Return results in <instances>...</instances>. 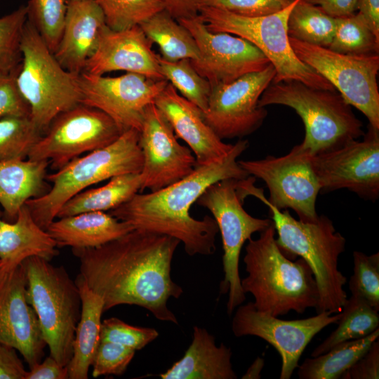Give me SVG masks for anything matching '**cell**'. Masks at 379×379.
<instances>
[{
  "label": "cell",
  "instance_id": "31",
  "mask_svg": "<svg viewBox=\"0 0 379 379\" xmlns=\"http://www.w3.org/2000/svg\"><path fill=\"white\" fill-rule=\"evenodd\" d=\"M379 337V328L363 338L339 343L327 352L307 358L298 366L300 379H339Z\"/></svg>",
  "mask_w": 379,
  "mask_h": 379
},
{
  "label": "cell",
  "instance_id": "25",
  "mask_svg": "<svg viewBox=\"0 0 379 379\" xmlns=\"http://www.w3.org/2000/svg\"><path fill=\"white\" fill-rule=\"evenodd\" d=\"M134 228L103 211H91L54 220L46 230L58 247L93 248L117 239Z\"/></svg>",
  "mask_w": 379,
  "mask_h": 379
},
{
  "label": "cell",
  "instance_id": "20",
  "mask_svg": "<svg viewBox=\"0 0 379 379\" xmlns=\"http://www.w3.org/2000/svg\"><path fill=\"white\" fill-rule=\"evenodd\" d=\"M27 284L22 263L0 267V343L15 348L32 368L41 361L46 344L27 299Z\"/></svg>",
  "mask_w": 379,
  "mask_h": 379
},
{
  "label": "cell",
  "instance_id": "4",
  "mask_svg": "<svg viewBox=\"0 0 379 379\" xmlns=\"http://www.w3.org/2000/svg\"><path fill=\"white\" fill-rule=\"evenodd\" d=\"M247 192L268 207L281 251L290 259L302 258L310 267L319 291L317 312H340L347 299L343 288L347 278L338 269V258L345 251L346 240L336 232L331 220L324 215L314 222L296 220L288 210L282 211L271 204L263 190L254 183L248 185Z\"/></svg>",
  "mask_w": 379,
  "mask_h": 379
},
{
  "label": "cell",
  "instance_id": "22",
  "mask_svg": "<svg viewBox=\"0 0 379 379\" xmlns=\"http://www.w3.org/2000/svg\"><path fill=\"white\" fill-rule=\"evenodd\" d=\"M154 104L167 119L176 137L189 146L197 166L218 161L232 149L233 145L225 143L206 124L202 111L178 94L169 82Z\"/></svg>",
  "mask_w": 379,
  "mask_h": 379
},
{
  "label": "cell",
  "instance_id": "51",
  "mask_svg": "<svg viewBox=\"0 0 379 379\" xmlns=\"http://www.w3.org/2000/svg\"><path fill=\"white\" fill-rule=\"evenodd\" d=\"M265 366V359L258 357L251 366L248 368L245 374L241 377L243 379H259L260 373Z\"/></svg>",
  "mask_w": 379,
  "mask_h": 379
},
{
  "label": "cell",
  "instance_id": "6",
  "mask_svg": "<svg viewBox=\"0 0 379 379\" xmlns=\"http://www.w3.org/2000/svg\"><path fill=\"white\" fill-rule=\"evenodd\" d=\"M139 135L137 129H128L109 145L74 158L47 175L51 188L25 204L36 223L46 230L62 205L73 196L113 177L140 173L143 158Z\"/></svg>",
  "mask_w": 379,
  "mask_h": 379
},
{
  "label": "cell",
  "instance_id": "34",
  "mask_svg": "<svg viewBox=\"0 0 379 379\" xmlns=\"http://www.w3.org/2000/svg\"><path fill=\"white\" fill-rule=\"evenodd\" d=\"M331 50L344 54L369 55L379 51V38L358 12L336 18Z\"/></svg>",
  "mask_w": 379,
  "mask_h": 379
},
{
  "label": "cell",
  "instance_id": "19",
  "mask_svg": "<svg viewBox=\"0 0 379 379\" xmlns=\"http://www.w3.org/2000/svg\"><path fill=\"white\" fill-rule=\"evenodd\" d=\"M139 133L143 158L140 192L163 189L196 168L194 154L178 142L171 125L154 103L147 107Z\"/></svg>",
  "mask_w": 379,
  "mask_h": 379
},
{
  "label": "cell",
  "instance_id": "7",
  "mask_svg": "<svg viewBox=\"0 0 379 379\" xmlns=\"http://www.w3.org/2000/svg\"><path fill=\"white\" fill-rule=\"evenodd\" d=\"M27 277V299L37 316L44 341L52 356L67 366L81 311L78 286L63 267L37 256L22 262Z\"/></svg>",
  "mask_w": 379,
  "mask_h": 379
},
{
  "label": "cell",
  "instance_id": "18",
  "mask_svg": "<svg viewBox=\"0 0 379 379\" xmlns=\"http://www.w3.org/2000/svg\"><path fill=\"white\" fill-rule=\"evenodd\" d=\"M178 21L196 41L200 56L197 60H190L211 88L260 71L270 64L267 57L246 39L229 33L210 31L199 15Z\"/></svg>",
  "mask_w": 379,
  "mask_h": 379
},
{
  "label": "cell",
  "instance_id": "38",
  "mask_svg": "<svg viewBox=\"0 0 379 379\" xmlns=\"http://www.w3.org/2000/svg\"><path fill=\"white\" fill-rule=\"evenodd\" d=\"M26 6L27 20L54 53L62 34L67 0H29Z\"/></svg>",
  "mask_w": 379,
  "mask_h": 379
},
{
  "label": "cell",
  "instance_id": "36",
  "mask_svg": "<svg viewBox=\"0 0 379 379\" xmlns=\"http://www.w3.org/2000/svg\"><path fill=\"white\" fill-rule=\"evenodd\" d=\"M41 135L29 117H0V162L25 159Z\"/></svg>",
  "mask_w": 379,
  "mask_h": 379
},
{
  "label": "cell",
  "instance_id": "14",
  "mask_svg": "<svg viewBox=\"0 0 379 379\" xmlns=\"http://www.w3.org/2000/svg\"><path fill=\"white\" fill-rule=\"evenodd\" d=\"M275 75L270 64L260 71L211 88L207 109L202 112L206 124L222 140L253 133L267 117V110L258 102Z\"/></svg>",
  "mask_w": 379,
  "mask_h": 379
},
{
  "label": "cell",
  "instance_id": "30",
  "mask_svg": "<svg viewBox=\"0 0 379 379\" xmlns=\"http://www.w3.org/2000/svg\"><path fill=\"white\" fill-rule=\"evenodd\" d=\"M139 26L147 39L159 46L161 57L164 60L175 62L199 58V50L191 33L165 10L154 14Z\"/></svg>",
  "mask_w": 379,
  "mask_h": 379
},
{
  "label": "cell",
  "instance_id": "35",
  "mask_svg": "<svg viewBox=\"0 0 379 379\" xmlns=\"http://www.w3.org/2000/svg\"><path fill=\"white\" fill-rule=\"evenodd\" d=\"M161 74L181 95L198 107L202 112L208 107L211 91L209 82L193 67L189 59L175 62L164 60L157 54Z\"/></svg>",
  "mask_w": 379,
  "mask_h": 379
},
{
  "label": "cell",
  "instance_id": "32",
  "mask_svg": "<svg viewBox=\"0 0 379 379\" xmlns=\"http://www.w3.org/2000/svg\"><path fill=\"white\" fill-rule=\"evenodd\" d=\"M379 328L378 311L361 299L351 296L341 311L337 328L311 353V357L321 354L335 345L363 338Z\"/></svg>",
  "mask_w": 379,
  "mask_h": 379
},
{
  "label": "cell",
  "instance_id": "40",
  "mask_svg": "<svg viewBox=\"0 0 379 379\" xmlns=\"http://www.w3.org/2000/svg\"><path fill=\"white\" fill-rule=\"evenodd\" d=\"M352 255L353 274L349 281L352 296L379 311V253L368 255L355 251Z\"/></svg>",
  "mask_w": 379,
  "mask_h": 379
},
{
  "label": "cell",
  "instance_id": "50",
  "mask_svg": "<svg viewBox=\"0 0 379 379\" xmlns=\"http://www.w3.org/2000/svg\"><path fill=\"white\" fill-rule=\"evenodd\" d=\"M357 11L379 38V0H357Z\"/></svg>",
  "mask_w": 379,
  "mask_h": 379
},
{
  "label": "cell",
  "instance_id": "16",
  "mask_svg": "<svg viewBox=\"0 0 379 379\" xmlns=\"http://www.w3.org/2000/svg\"><path fill=\"white\" fill-rule=\"evenodd\" d=\"M362 140L312 155L314 172L321 193L348 190L375 201L379 197V131L368 127Z\"/></svg>",
  "mask_w": 379,
  "mask_h": 379
},
{
  "label": "cell",
  "instance_id": "37",
  "mask_svg": "<svg viewBox=\"0 0 379 379\" xmlns=\"http://www.w3.org/2000/svg\"><path fill=\"white\" fill-rule=\"evenodd\" d=\"M104 15L106 25L112 30H124L140 25L164 10L160 0H95Z\"/></svg>",
  "mask_w": 379,
  "mask_h": 379
},
{
  "label": "cell",
  "instance_id": "8",
  "mask_svg": "<svg viewBox=\"0 0 379 379\" xmlns=\"http://www.w3.org/2000/svg\"><path fill=\"white\" fill-rule=\"evenodd\" d=\"M18 88L43 134L60 114L81 104L79 74L65 69L27 20L21 40Z\"/></svg>",
  "mask_w": 379,
  "mask_h": 379
},
{
  "label": "cell",
  "instance_id": "23",
  "mask_svg": "<svg viewBox=\"0 0 379 379\" xmlns=\"http://www.w3.org/2000/svg\"><path fill=\"white\" fill-rule=\"evenodd\" d=\"M105 26L102 11L95 0L68 1L62 34L53 53L59 63L72 73L83 72Z\"/></svg>",
  "mask_w": 379,
  "mask_h": 379
},
{
  "label": "cell",
  "instance_id": "44",
  "mask_svg": "<svg viewBox=\"0 0 379 379\" xmlns=\"http://www.w3.org/2000/svg\"><path fill=\"white\" fill-rule=\"evenodd\" d=\"M18 72L0 76V117L30 115L29 107L18 88Z\"/></svg>",
  "mask_w": 379,
  "mask_h": 379
},
{
  "label": "cell",
  "instance_id": "42",
  "mask_svg": "<svg viewBox=\"0 0 379 379\" xmlns=\"http://www.w3.org/2000/svg\"><path fill=\"white\" fill-rule=\"evenodd\" d=\"M135 350L120 344L100 340L93 358L92 375H121L133 359Z\"/></svg>",
  "mask_w": 379,
  "mask_h": 379
},
{
  "label": "cell",
  "instance_id": "12",
  "mask_svg": "<svg viewBox=\"0 0 379 379\" xmlns=\"http://www.w3.org/2000/svg\"><path fill=\"white\" fill-rule=\"evenodd\" d=\"M121 133L105 113L79 104L53 120L27 159L48 161L56 171L84 153L109 145Z\"/></svg>",
  "mask_w": 379,
  "mask_h": 379
},
{
  "label": "cell",
  "instance_id": "24",
  "mask_svg": "<svg viewBox=\"0 0 379 379\" xmlns=\"http://www.w3.org/2000/svg\"><path fill=\"white\" fill-rule=\"evenodd\" d=\"M57 247L55 241L36 223L26 204L13 222L0 218V267H15L32 256L51 261L58 254Z\"/></svg>",
  "mask_w": 379,
  "mask_h": 379
},
{
  "label": "cell",
  "instance_id": "46",
  "mask_svg": "<svg viewBox=\"0 0 379 379\" xmlns=\"http://www.w3.org/2000/svg\"><path fill=\"white\" fill-rule=\"evenodd\" d=\"M17 350L0 343V379H25L27 371Z\"/></svg>",
  "mask_w": 379,
  "mask_h": 379
},
{
  "label": "cell",
  "instance_id": "49",
  "mask_svg": "<svg viewBox=\"0 0 379 379\" xmlns=\"http://www.w3.org/2000/svg\"><path fill=\"white\" fill-rule=\"evenodd\" d=\"M318 6L333 18L350 15L357 11V0H305Z\"/></svg>",
  "mask_w": 379,
  "mask_h": 379
},
{
  "label": "cell",
  "instance_id": "43",
  "mask_svg": "<svg viewBox=\"0 0 379 379\" xmlns=\"http://www.w3.org/2000/svg\"><path fill=\"white\" fill-rule=\"evenodd\" d=\"M294 0H204L211 6L246 17H259L277 13Z\"/></svg>",
  "mask_w": 379,
  "mask_h": 379
},
{
  "label": "cell",
  "instance_id": "3",
  "mask_svg": "<svg viewBox=\"0 0 379 379\" xmlns=\"http://www.w3.org/2000/svg\"><path fill=\"white\" fill-rule=\"evenodd\" d=\"M275 234L272 223L258 239L248 241L243 259L247 276L241 279L243 291L253 296L258 310L275 317L316 309L319 291L310 267L301 258H288L279 248Z\"/></svg>",
  "mask_w": 379,
  "mask_h": 379
},
{
  "label": "cell",
  "instance_id": "27",
  "mask_svg": "<svg viewBox=\"0 0 379 379\" xmlns=\"http://www.w3.org/2000/svg\"><path fill=\"white\" fill-rule=\"evenodd\" d=\"M49 162L27 159L0 162V206L8 222L29 199L44 194Z\"/></svg>",
  "mask_w": 379,
  "mask_h": 379
},
{
  "label": "cell",
  "instance_id": "17",
  "mask_svg": "<svg viewBox=\"0 0 379 379\" xmlns=\"http://www.w3.org/2000/svg\"><path fill=\"white\" fill-rule=\"evenodd\" d=\"M168 83L133 72L109 77L84 72L79 74L81 103L105 113L122 133L140 131L147 107Z\"/></svg>",
  "mask_w": 379,
  "mask_h": 379
},
{
  "label": "cell",
  "instance_id": "48",
  "mask_svg": "<svg viewBox=\"0 0 379 379\" xmlns=\"http://www.w3.org/2000/svg\"><path fill=\"white\" fill-rule=\"evenodd\" d=\"M164 10L176 20L199 15L204 0H160Z\"/></svg>",
  "mask_w": 379,
  "mask_h": 379
},
{
  "label": "cell",
  "instance_id": "41",
  "mask_svg": "<svg viewBox=\"0 0 379 379\" xmlns=\"http://www.w3.org/2000/svg\"><path fill=\"white\" fill-rule=\"evenodd\" d=\"M158 335L154 328L131 326L118 318L111 317L102 321L100 340L116 343L136 351L145 347Z\"/></svg>",
  "mask_w": 379,
  "mask_h": 379
},
{
  "label": "cell",
  "instance_id": "39",
  "mask_svg": "<svg viewBox=\"0 0 379 379\" xmlns=\"http://www.w3.org/2000/svg\"><path fill=\"white\" fill-rule=\"evenodd\" d=\"M27 20V8L24 5L0 17V76L20 69L21 40Z\"/></svg>",
  "mask_w": 379,
  "mask_h": 379
},
{
  "label": "cell",
  "instance_id": "1",
  "mask_svg": "<svg viewBox=\"0 0 379 379\" xmlns=\"http://www.w3.org/2000/svg\"><path fill=\"white\" fill-rule=\"evenodd\" d=\"M180 241L172 237L133 230L93 248L72 249L79 260V274L104 302V311L135 305L155 318L178 324L167 306L182 288L171 277V262Z\"/></svg>",
  "mask_w": 379,
  "mask_h": 379
},
{
  "label": "cell",
  "instance_id": "52",
  "mask_svg": "<svg viewBox=\"0 0 379 379\" xmlns=\"http://www.w3.org/2000/svg\"><path fill=\"white\" fill-rule=\"evenodd\" d=\"M76 1V0H67V2H68V1Z\"/></svg>",
  "mask_w": 379,
  "mask_h": 379
},
{
  "label": "cell",
  "instance_id": "10",
  "mask_svg": "<svg viewBox=\"0 0 379 379\" xmlns=\"http://www.w3.org/2000/svg\"><path fill=\"white\" fill-rule=\"evenodd\" d=\"M239 180L218 181L208 187L197 201L213 215L221 234L224 278L220 284V293L228 294L229 315L246 300L239 272L241 248L253 234L264 231L273 223L270 218H255L244 210V199L238 191Z\"/></svg>",
  "mask_w": 379,
  "mask_h": 379
},
{
  "label": "cell",
  "instance_id": "33",
  "mask_svg": "<svg viewBox=\"0 0 379 379\" xmlns=\"http://www.w3.org/2000/svg\"><path fill=\"white\" fill-rule=\"evenodd\" d=\"M336 26V18L318 6L298 0L288 19V34L300 41L328 47Z\"/></svg>",
  "mask_w": 379,
  "mask_h": 379
},
{
  "label": "cell",
  "instance_id": "11",
  "mask_svg": "<svg viewBox=\"0 0 379 379\" xmlns=\"http://www.w3.org/2000/svg\"><path fill=\"white\" fill-rule=\"evenodd\" d=\"M296 56L326 79L350 105L379 131V54L352 55L289 37Z\"/></svg>",
  "mask_w": 379,
  "mask_h": 379
},
{
  "label": "cell",
  "instance_id": "21",
  "mask_svg": "<svg viewBox=\"0 0 379 379\" xmlns=\"http://www.w3.org/2000/svg\"><path fill=\"white\" fill-rule=\"evenodd\" d=\"M152 44L139 25L119 31L106 25L84 72L103 75L114 71H126L154 79H165Z\"/></svg>",
  "mask_w": 379,
  "mask_h": 379
},
{
  "label": "cell",
  "instance_id": "28",
  "mask_svg": "<svg viewBox=\"0 0 379 379\" xmlns=\"http://www.w3.org/2000/svg\"><path fill=\"white\" fill-rule=\"evenodd\" d=\"M75 283L81 300V311L73 342V354L67 365L70 379H87L88 370L100 339L102 298L78 274Z\"/></svg>",
  "mask_w": 379,
  "mask_h": 379
},
{
  "label": "cell",
  "instance_id": "5",
  "mask_svg": "<svg viewBox=\"0 0 379 379\" xmlns=\"http://www.w3.org/2000/svg\"><path fill=\"white\" fill-rule=\"evenodd\" d=\"M258 105L294 109L305 126L300 145L312 155L336 149L364 135L361 121L336 90L313 88L298 80L272 82Z\"/></svg>",
  "mask_w": 379,
  "mask_h": 379
},
{
  "label": "cell",
  "instance_id": "29",
  "mask_svg": "<svg viewBox=\"0 0 379 379\" xmlns=\"http://www.w3.org/2000/svg\"><path fill=\"white\" fill-rule=\"evenodd\" d=\"M140 190V173L113 177L102 186L86 189L73 196L62 205L56 218L84 212L110 211L126 202Z\"/></svg>",
  "mask_w": 379,
  "mask_h": 379
},
{
  "label": "cell",
  "instance_id": "26",
  "mask_svg": "<svg viewBox=\"0 0 379 379\" xmlns=\"http://www.w3.org/2000/svg\"><path fill=\"white\" fill-rule=\"evenodd\" d=\"M192 341L184 356L166 372L162 379H236L232 351L223 343L217 346L215 338L205 328L193 327Z\"/></svg>",
  "mask_w": 379,
  "mask_h": 379
},
{
  "label": "cell",
  "instance_id": "53",
  "mask_svg": "<svg viewBox=\"0 0 379 379\" xmlns=\"http://www.w3.org/2000/svg\"><path fill=\"white\" fill-rule=\"evenodd\" d=\"M0 266H1V262H0Z\"/></svg>",
  "mask_w": 379,
  "mask_h": 379
},
{
  "label": "cell",
  "instance_id": "45",
  "mask_svg": "<svg viewBox=\"0 0 379 379\" xmlns=\"http://www.w3.org/2000/svg\"><path fill=\"white\" fill-rule=\"evenodd\" d=\"M343 379L379 378V341H373L368 350L342 375Z\"/></svg>",
  "mask_w": 379,
  "mask_h": 379
},
{
  "label": "cell",
  "instance_id": "9",
  "mask_svg": "<svg viewBox=\"0 0 379 379\" xmlns=\"http://www.w3.org/2000/svg\"><path fill=\"white\" fill-rule=\"evenodd\" d=\"M298 1L264 16H242L207 6L201 8L199 16L210 31L239 36L257 47L274 67L276 75L272 82L298 80L313 88L335 91L326 79L302 62L291 48L288 19Z\"/></svg>",
  "mask_w": 379,
  "mask_h": 379
},
{
  "label": "cell",
  "instance_id": "2",
  "mask_svg": "<svg viewBox=\"0 0 379 379\" xmlns=\"http://www.w3.org/2000/svg\"><path fill=\"white\" fill-rule=\"evenodd\" d=\"M248 147V140L239 139L222 159L197 166L186 177L159 190L137 193L109 213L134 230L177 239L189 255H211L215 251L218 225L209 215L201 220L193 218L190 208L211 185L225 179L242 180L249 176L237 161Z\"/></svg>",
  "mask_w": 379,
  "mask_h": 379
},
{
  "label": "cell",
  "instance_id": "15",
  "mask_svg": "<svg viewBox=\"0 0 379 379\" xmlns=\"http://www.w3.org/2000/svg\"><path fill=\"white\" fill-rule=\"evenodd\" d=\"M332 314L323 311L305 319L284 320L258 310L249 302L237 307L232 330L236 337L256 336L270 344L281 357L279 378L289 379L312 339L325 327L338 323L341 312Z\"/></svg>",
  "mask_w": 379,
  "mask_h": 379
},
{
  "label": "cell",
  "instance_id": "47",
  "mask_svg": "<svg viewBox=\"0 0 379 379\" xmlns=\"http://www.w3.org/2000/svg\"><path fill=\"white\" fill-rule=\"evenodd\" d=\"M67 366H61L52 356L46 357L26 373L25 379H67Z\"/></svg>",
  "mask_w": 379,
  "mask_h": 379
},
{
  "label": "cell",
  "instance_id": "13",
  "mask_svg": "<svg viewBox=\"0 0 379 379\" xmlns=\"http://www.w3.org/2000/svg\"><path fill=\"white\" fill-rule=\"evenodd\" d=\"M312 157L299 144L284 156L268 155L262 159L238 162L249 175L265 182L271 204L280 210L293 209L301 221L314 222L319 217L316 201L321 189Z\"/></svg>",
  "mask_w": 379,
  "mask_h": 379
}]
</instances>
